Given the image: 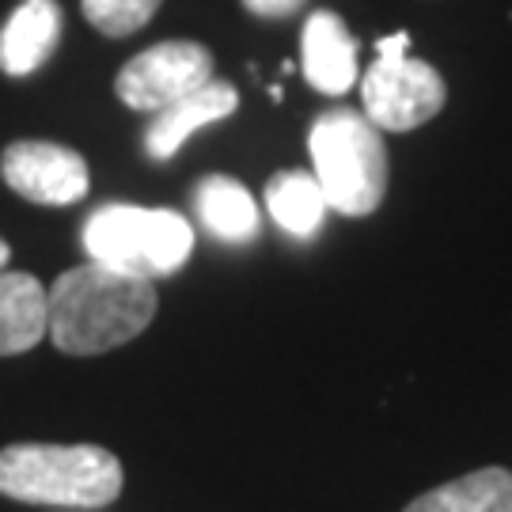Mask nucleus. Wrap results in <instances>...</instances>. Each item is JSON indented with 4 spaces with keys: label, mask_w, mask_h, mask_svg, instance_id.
<instances>
[{
    "label": "nucleus",
    "mask_w": 512,
    "mask_h": 512,
    "mask_svg": "<svg viewBox=\"0 0 512 512\" xmlns=\"http://www.w3.org/2000/svg\"><path fill=\"white\" fill-rule=\"evenodd\" d=\"M448 99L444 76L410 54H380L361 76V103L372 126L380 133H410L437 118Z\"/></svg>",
    "instance_id": "obj_5"
},
{
    "label": "nucleus",
    "mask_w": 512,
    "mask_h": 512,
    "mask_svg": "<svg viewBox=\"0 0 512 512\" xmlns=\"http://www.w3.org/2000/svg\"><path fill=\"white\" fill-rule=\"evenodd\" d=\"M308 0H243V8L251 12V16H262V19H285L300 12Z\"/></svg>",
    "instance_id": "obj_16"
},
{
    "label": "nucleus",
    "mask_w": 512,
    "mask_h": 512,
    "mask_svg": "<svg viewBox=\"0 0 512 512\" xmlns=\"http://www.w3.org/2000/svg\"><path fill=\"white\" fill-rule=\"evenodd\" d=\"M236 110H239V92L228 80H217V76H213L198 92H190V95H183L179 103L156 110V118H152L145 129L148 160L167 164L171 156H179V148H183L198 129L213 126V122L236 114Z\"/></svg>",
    "instance_id": "obj_8"
},
{
    "label": "nucleus",
    "mask_w": 512,
    "mask_h": 512,
    "mask_svg": "<svg viewBox=\"0 0 512 512\" xmlns=\"http://www.w3.org/2000/svg\"><path fill=\"white\" fill-rule=\"evenodd\" d=\"M406 46H410V35H406V31H395V35H387V38H380V42H376V50H380V54H406Z\"/></svg>",
    "instance_id": "obj_17"
},
{
    "label": "nucleus",
    "mask_w": 512,
    "mask_h": 512,
    "mask_svg": "<svg viewBox=\"0 0 512 512\" xmlns=\"http://www.w3.org/2000/svg\"><path fill=\"white\" fill-rule=\"evenodd\" d=\"M311 175L323 186L327 209L342 217H368L384 202L387 148L380 129L361 110L334 107L315 118L308 133Z\"/></svg>",
    "instance_id": "obj_3"
},
{
    "label": "nucleus",
    "mask_w": 512,
    "mask_h": 512,
    "mask_svg": "<svg viewBox=\"0 0 512 512\" xmlns=\"http://www.w3.org/2000/svg\"><path fill=\"white\" fill-rule=\"evenodd\" d=\"M202 228L220 243H251L258 236V205L251 190L228 175H205L194 190Z\"/></svg>",
    "instance_id": "obj_12"
},
{
    "label": "nucleus",
    "mask_w": 512,
    "mask_h": 512,
    "mask_svg": "<svg viewBox=\"0 0 512 512\" xmlns=\"http://www.w3.org/2000/svg\"><path fill=\"white\" fill-rule=\"evenodd\" d=\"M50 512H103V509H50Z\"/></svg>",
    "instance_id": "obj_19"
},
{
    "label": "nucleus",
    "mask_w": 512,
    "mask_h": 512,
    "mask_svg": "<svg viewBox=\"0 0 512 512\" xmlns=\"http://www.w3.org/2000/svg\"><path fill=\"white\" fill-rule=\"evenodd\" d=\"M50 304L35 274L0 270V357H19L46 338Z\"/></svg>",
    "instance_id": "obj_11"
},
{
    "label": "nucleus",
    "mask_w": 512,
    "mask_h": 512,
    "mask_svg": "<svg viewBox=\"0 0 512 512\" xmlns=\"http://www.w3.org/2000/svg\"><path fill=\"white\" fill-rule=\"evenodd\" d=\"M0 175L8 190L35 205H76L88 198V160L57 141H16L0 156Z\"/></svg>",
    "instance_id": "obj_7"
},
{
    "label": "nucleus",
    "mask_w": 512,
    "mask_h": 512,
    "mask_svg": "<svg viewBox=\"0 0 512 512\" xmlns=\"http://www.w3.org/2000/svg\"><path fill=\"white\" fill-rule=\"evenodd\" d=\"M50 338L69 357H99L145 334L156 319V289L148 277L110 270L103 262H84L57 277L46 289Z\"/></svg>",
    "instance_id": "obj_1"
},
{
    "label": "nucleus",
    "mask_w": 512,
    "mask_h": 512,
    "mask_svg": "<svg viewBox=\"0 0 512 512\" xmlns=\"http://www.w3.org/2000/svg\"><path fill=\"white\" fill-rule=\"evenodd\" d=\"M8 258H12V247L0 239V270H8Z\"/></svg>",
    "instance_id": "obj_18"
},
{
    "label": "nucleus",
    "mask_w": 512,
    "mask_h": 512,
    "mask_svg": "<svg viewBox=\"0 0 512 512\" xmlns=\"http://www.w3.org/2000/svg\"><path fill=\"white\" fill-rule=\"evenodd\" d=\"M403 512H512L509 467H478L414 497Z\"/></svg>",
    "instance_id": "obj_13"
},
{
    "label": "nucleus",
    "mask_w": 512,
    "mask_h": 512,
    "mask_svg": "<svg viewBox=\"0 0 512 512\" xmlns=\"http://www.w3.org/2000/svg\"><path fill=\"white\" fill-rule=\"evenodd\" d=\"M122 463L99 444H8L0 494L42 509H107L122 494Z\"/></svg>",
    "instance_id": "obj_2"
},
{
    "label": "nucleus",
    "mask_w": 512,
    "mask_h": 512,
    "mask_svg": "<svg viewBox=\"0 0 512 512\" xmlns=\"http://www.w3.org/2000/svg\"><path fill=\"white\" fill-rule=\"evenodd\" d=\"M61 38V4L57 0H23L0 27V73H38Z\"/></svg>",
    "instance_id": "obj_10"
},
{
    "label": "nucleus",
    "mask_w": 512,
    "mask_h": 512,
    "mask_svg": "<svg viewBox=\"0 0 512 512\" xmlns=\"http://www.w3.org/2000/svg\"><path fill=\"white\" fill-rule=\"evenodd\" d=\"M266 209L293 239H311L327 217V198L311 171H277L266 183Z\"/></svg>",
    "instance_id": "obj_14"
},
{
    "label": "nucleus",
    "mask_w": 512,
    "mask_h": 512,
    "mask_svg": "<svg viewBox=\"0 0 512 512\" xmlns=\"http://www.w3.org/2000/svg\"><path fill=\"white\" fill-rule=\"evenodd\" d=\"M164 0H80V12L99 35L129 38L152 23Z\"/></svg>",
    "instance_id": "obj_15"
},
{
    "label": "nucleus",
    "mask_w": 512,
    "mask_h": 512,
    "mask_svg": "<svg viewBox=\"0 0 512 512\" xmlns=\"http://www.w3.org/2000/svg\"><path fill=\"white\" fill-rule=\"evenodd\" d=\"M304 80L323 95H346L357 84V38L338 12H311L300 31Z\"/></svg>",
    "instance_id": "obj_9"
},
{
    "label": "nucleus",
    "mask_w": 512,
    "mask_h": 512,
    "mask_svg": "<svg viewBox=\"0 0 512 512\" xmlns=\"http://www.w3.org/2000/svg\"><path fill=\"white\" fill-rule=\"evenodd\" d=\"M84 251L92 262L133 277H171L194 255V228L175 209L103 205L84 220Z\"/></svg>",
    "instance_id": "obj_4"
},
{
    "label": "nucleus",
    "mask_w": 512,
    "mask_h": 512,
    "mask_svg": "<svg viewBox=\"0 0 512 512\" xmlns=\"http://www.w3.org/2000/svg\"><path fill=\"white\" fill-rule=\"evenodd\" d=\"M213 80V54L202 42L190 38H167L129 57L114 76V95L129 110L156 114V110L179 103L183 95L198 92L202 84Z\"/></svg>",
    "instance_id": "obj_6"
}]
</instances>
